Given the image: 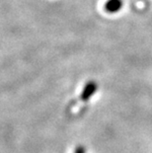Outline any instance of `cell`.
I'll return each instance as SVG.
<instances>
[{
    "mask_svg": "<svg viewBox=\"0 0 152 153\" xmlns=\"http://www.w3.org/2000/svg\"><path fill=\"white\" fill-rule=\"evenodd\" d=\"M97 89H98V85L95 81H89L85 84L84 86L82 92H81V95H80V99L84 102L88 101L91 97L96 93Z\"/></svg>",
    "mask_w": 152,
    "mask_h": 153,
    "instance_id": "1",
    "label": "cell"
},
{
    "mask_svg": "<svg viewBox=\"0 0 152 153\" xmlns=\"http://www.w3.org/2000/svg\"><path fill=\"white\" fill-rule=\"evenodd\" d=\"M122 7V0H107V2L104 5V9L106 12L113 14L119 11Z\"/></svg>",
    "mask_w": 152,
    "mask_h": 153,
    "instance_id": "2",
    "label": "cell"
},
{
    "mask_svg": "<svg viewBox=\"0 0 152 153\" xmlns=\"http://www.w3.org/2000/svg\"><path fill=\"white\" fill-rule=\"evenodd\" d=\"M85 152H86V149L82 145L77 146V147L75 148V151H74V153H85Z\"/></svg>",
    "mask_w": 152,
    "mask_h": 153,
    "instance_id": "3",
    "label": "cell"
}]
</instances>
